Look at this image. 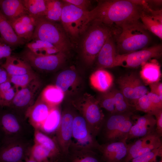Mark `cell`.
I'll list each match as a JSON object with an SVG mask.
<instances>
[{"label": "cell", "mask_w": 162, "mask_h": 162, "mask_svg": "<svg viewBox=\"0 0 162 162\" xmlns=\"http://www.w3.org/2000/svg\"><path fill=\"white\" fill-rule=\"evenodd\" d=\"M133 125L127 137V141L147 135L155 131L156 120L154 116L146 114L142 116H132Z\"/></svg>", "instance_id": "17"}, {"label": "cell", "mask_w": 162, "mask_h": 162, "mask_svg": "<svg viewBox=\"0 0 162 162\" xmlns=\"http://www.w3.org/2000/svg\"><path fill=\"white\" fill-rule=\"evenodd\" d=\"M91 85L94 88L101 92H105L112 86L113 78L108 71L99 69L92 73L90 77Z\"/></svg>", "instance_id": "27"}, {"label": "cell", "mask_w": 162, "mask_h": 162, "mask_svg": "<svg viewBox=\"0 0 162 162\" xmlns=\"http://www.w3.org/2000/svg\"><path fill=\"white\" fill-rule=\"evenodd\" d=\"M23 162H40L37 161L34 159L29 158H27Z\"/></svg>", "instance_id": "50"}, {"label": "cell", "mask_w": 162, "mask_h": 162, "mask_svg": "<svg viewBox=\"0 0 162 162\" xmlns=\"http://www.w3.org/2000/svg\"><path fill=\"white\" fill-rule=\"evenodd\" d=\"M0 11L9 21L28 14L22 0H1Z\"/></svg>", "instance_id": "25"}, {"label": "cell", "mask_w": 162, "mask_h": 162, "mask_svg": "<svg viewBox=\"0 0 162 162\" xmlns=\"http://www.w3.org/2000/svg\"><path fill=\"white\" fill-rule=\"evenodd\" d=\"M51 108L39 96L27 110L25 117L34 130H39L47 118Z\"/></svg>", "instance_id": "19"}, {"label": "cell", "mask_w": 162, "mask_h": 162, "mask_svg": "<svg viewBox=\"0 0 162 162\" xmlns=\"http://www.w3.org/2000/svg\"><path fill=\"white\" fill-rule=\"evenodd\" d=\"M37 78L38 76L34 71L22 75L9 76V80L17 91Z\"/></svg>", "instance_id": "39"}, {"label": "cell", "mask_w": 162, "mask_h": 162, "mask_svg": "<svg viewBox=\"0 0 162 162\" xmlns=\"http://www.w3.org/2000/svg\"><path fill=\"white\" fill-rule=\"evenodd\" d=\"M36 25L32 40L38 39L53 45L64 52L71 47V44L62 26L44 17L36 18Z\"/></svg>", "instance_id": "5"}, {"label": "cell", "mask_w": 162, "mask_h": 162, "mask_svg": "<svg viewBox=\"0 0 162 162\" xmlns=\"http://www.w3.org/2000/svg\"><path fill=\"white\" fill-rule=\"evenodd\" d=\"M1 0H0V3H1Z\"/></svg>", "instance_id": "54"}, {"label": "cell", "mask_w": 162, "mask_h": 162, "mask_svg": "<svg viewBox=\"0 0 162 162\" xmlns=\"http://www.w3.org/2000/svg\"><path fill=\"white\" fill-rule=\"evenodd\" d=\"M133 112L110 114L104 118L99 135L103 143L126 140L133 124Z\"/></svg>", "instance_id": "4"}, {"label": "cell", "mask_w": 162, "mask_h": 162, "mask_svg": "<svg viewBox=\"0 0 162 162\" xmlns=\"http://www.w3.org/2000/svg\"><path fill=\"white\" fill-rule=\"evenodd\" d=\"M162 54L161 44L124 54H117L115 59V67L135 68L141 65L152 58H160Z\"/></svg>", "instance_id": "10"}, {"label": "cell", "mask_w": 162, "mask_h": 162, "mask_svg": "<svg viewBox=\"0 0 162 162\" xmlns=\"http://www.w3.org/2000/svg\"><path fill=\"white\" fill-rule=\"evenodd\" d=\"M34 143L40 144L48 149L55 160L60 159L62 162H65L57 142L47 135L38 130H34Z\"/></svg>", "instance_id": "28"}, {"label": "cell", "mask_w": 162, "mask_h": 162, "mask_svg": "<svg viewBox=\"0 0 162 162\" xmlns=\"http://www.w3.org/2000/svg\"><path fill=\"white\" fill-rule=\"evenodd\" d=\"M46 11L44 17L53 22L61 21L64 2L57 0H46Z\"/></svg>", "instance_id": "36"}, {"label": "cell", "mask_w": 162, "mask_h": 162, "mask_svg": "<svg viewBox=\"0 0 162 162\" xmlns=\"http://www.w3.org/2000/svg\"><path fill=\"white\" fill-rule=\"evenodd\" d=\"M119 32L114 36L118 54H124L147 47L151 41L148 31L139 20L127 22L116 26Z\"/></svg>", "instance_id": "2"}, {"label": "cell", "mask_w": 162, "mask_h": 162, "mask_svg": "<svg viewBox=\"0 0 162 162\" xmlns=\"http://www.w3.org/2000/svg\"><path fill=\"white\" fill-rule=\"evenodd\" d=\"M133 104L135 110L154 115L160 110L157 108L150 101L147 94L136 100Z\"/></svg>", "instance_id": "38"}, {"label": "cell", "mask_w": 162, "mask_h": 162, "mask_svg": "<svg viewBox=\"0 0 162 162\" xmlns=\"http://www.w3.org/2000/svg\"><path fill=\"white\" fill-rule=\"evenodd\" d=\"M97 151L83 149L70 150L65 162H104Z\"/></svg>", "instance_id": "29"}, {"label": "cell", "mask_w": 162, "mask_h": 162, "mask_svg": "<svg viewBox=\"0 0 162 162\" xmlns=\"http://www.w3.org/2000/svg\"><path fill=\"white\" fill-rule=\"evenodd\" d=\"M61 116L57 106L51 108L47 118L38 130L47 135L56 133L60 123Z\"/></svg>", "instance_id": "31"}, {"label": "cell", "mask_w": 162, "mask_h": 162, "mask_svg": "<svg viewBox=\"0 0 162 162\" xmlns=\"http://www.w3.org/2000/svg\"><path fill=\"white\" fill-rule=\"evenodd\" d=\"M84 33L81 44L82 53L85 62L93 63L107 40L120 31L117 27L93 21Z\"/></svg>", "instance_id": "3"}, {"label": "cell", "mask_w": 162, "mask_h": 162, "mask_svg": "<svg viewBox=\"0 0 162 162\" xmlns=\"http://www.w3.org/2000/svg\"><path fill=\"white\" fill-rule=\"evenodd\" d=\"M99 103L101 107L109 112L110 114L116 113V110L114 99L112 92L105 95Z\"/></svg>", "instance_id": "41"}, {"label": "cell", "mask_w": 162, "mask_h": 162, "mask_svg": "<svg viewBox=\"0 0 162 162\" xmlns=\"http://www.w3.org/2000/svg\"><path fill=\"white\" fill-rule=\"evenodd\" d=\"M143 1L107 0L98 2L90 10L92 21L109 26L139 20L144 9Z\"/></svg>", "instance_id": "1"}, {"label": "cell", "mask_w": 162, "mask_h": 162, "mask_svg": "<svg viewBox=\"0 0 162 162\" xmlns=\"http://www.w3.org/2000/svg\"><path fill=\"white\" fill-rule=\"evenodd\" d=\"M100 144L84 118L82 116H74L69 151L83 149L98 151Z\"/></svg>", "instance_id": "7"}, {"label": "cell", "mask_w": 162, "mask_h": 162, "mask_svg": "<svg viewBox=\"0 0 162 162\" xmlns=\"http://www.w3.org/2000/svg\"><path fill=\"white\" fill-rule=\"evenodd\" d=\"M141 66L140 76L146 84L149 85L159 82L161 76L160 66L156 59L150 60Z\"/></svg>", "instance_id": "26"}, {"label": "cell", "mask_w": 162, "mask_h": 162, "mask_svg": "<svg viewBox=\"0 0 162 162\" xmlns=\"http://www.w3.org/2000/svg\"><path fill=\"white\" fill-rule=\"evenodd\" d=\"M159 162H162V159H161V160Z\"/></svg>", "instance_id": "53"}, {"label": "cell", "mask_w": 162, "mask_h": 162, "mask_svg": "<svg viewBox=\"0 0 162 162\" xmlns=\"http://www.w3.org/2000/svg\"><path fill=\"white\" fill-rule=\"evenodd\" d=\"M41 87V83L37 78L25 87L16 91L10 105L8 107L17 113L24 116L31 106L35 101ZM25 117V116H24Z\"/></svg>", "instance_id": "13"}, {"label": "cell", "mask_w": 162, "mask_h": 162, "mask_svg": "<svg viewBox=\"0 0 162 162\" xmlns=\"http://www.w3.org/2000/svg\"><path fill=\"white\" fill-rule=\"evenodd\" d=\"M146 29L162 39V9L154 10L149 6L144 7L140 19Z\"/></svg>", "instance_id": "20"}, {"label": "cell", "mask_w": 162, "mask_h": 162, "mask_svg": "<svg viewBox=\"0 0 162 162\" xmlns=\"http://www.w3.org/2000/svg\"><path fill=\"white\" fill-rule=\"evenodd\" d=\"M1 65H0V84L8 80L9 78L8 73Z\"/></svg>", "instance_id": "48"}, {"label": "cell", "mask_w": 162, "mask_h": 162, "mask_svg": "<svg viewBox=\"0 0 162 162\" xmlns=\"http://www.w3.org/2000/svg\"><path fill=\"white\" fill-rule=\"evenodd\" d=\"M12 48L0 38V61L11 55Z\"/></svg>", "instance_id": "44"}, {"label": "cell", "mask_w": 162, "mask_h": 162, "mask_svg": "<svg viewBox=\"0 0 162 162\" xmlns=\"http://www.w3.org/2000/svg\"><path fill=\"white\" fill-rule=\"evenodd\" d=\"M76 78V74L74 71L67 70L62 72L58 75L55 85L64 93L74 84Z\"/></svg>", "instance_id": "35"}, {"label": "cell", "mask_w": 162, "mask_h": 162, "mask_svg": "<svg viewBox=\"0 0 162 162\" xmlns=\"http://www.w3.org/2000/svg\"><path fill=\"white\" fill-rule=\"evenodd\" d=\"M161 136L155 131L128 144V151L123 162H128L162 146Z\"/></svg>", "instance_id": "14"}, {"label": "cell", "mask_w": 162, "mask_h": 162, "mask_svg": "<svg viewBox=\"0 0 162 162\" xmlns=\"http://www.w3.org/2000/svg\"><path fill=\"white\" fill-rule=\"evenodd\" d=\"M0 38L12 48L26 44L27 41L16 34L8 20L0 11Z\"/></svg>", "instance_id": "22"}, {"label": "cell", "mask_w": 162, "mask_h": 162, "mask_svg": "<svg viewBox=\"0 0 162 162\" xmlns=\"http://www.w3.org/2000/svg\"><path fill=\"white\" fill-rule=\"evenodd\" d=\"M14 31L27 43L32 40L36 25V19L28 14L9 21Z\"/></svg>", "instance_id": "21"}, {"label": "cell", "mask_w": 162, "mask_h": 162, "mask_svg": "<svg viewBox=\"0 0 162 162\" xmlns=\"http://www.w3.org/2000/svg\"><path fill=\"white\" fill-rule=\"evenodd\" d=\"M31 146L26 138H4L0 142V162H23Z\"/></svg>", "instance_id": "9"}, {"label": "cell", "mask_w": 162, "mask_h": 162, "mask_svg": "<svg viewBox=\"0 0 162 162\" xmlns=\"http://www.w3.org/2000/svg\"><path fill=\"white\" fill-rule=\"evenodd\" d=\"M114 99L116 113L133 112L135 110L134 106L131 104L120 91H112Z\"/></svg>", "instance_id": "37"}, {"label": "cell", "mask_w": 162, "mask_h": 162, "mask_svg": "<svg viewBox=\"0 0 162 162\" xmlns=\"http://www.w3.org/2000/svg\"><path fill=\"white\" fill-rule=\"evenodd\" d=\"M150 92L155 94L162 99V83L160 82L149 85Z\"/></svg>", "instance_id": "47"}, {"label": "cell", "mask_w": 162, "mask_h": 162, "mask_svg": "<svg viewBox=\"0 0 162 162\" xmlns=\"http://www.w3.org/2000/svg\"><path fill=\"white\" fill-rule=\"evenodd\" d=\"M156 120L155 131L160 136H162V110L154 115Z\"/></svg>", "instance_id": "46"}, {"label": "cell", "mask_w": 162, "mask_h": 162, "mask_svg": "<svg viewBox=\"0 0 162 162\" xmlns=\"http://www.w3.org/2000/svg\"><path fill=\"white\" fill-rule=\"evenodd\" d=\"M1 136L0 135V142L1 141Z\"/></svg>", "instance_id": "52"}, {"label": "cell", "mask_w": 162, "mask_h": 162, "mask_svg": "<svg viewBox=\"0 0 162 162\" xmlns=\"http://www.w3.org/2000/svg\"><path fill=\"white\" fill-rule=\"evenodd\" d=\"M62 1L71 4L76 7L82 10L89 11L91 6V1L88 0H64Z\"/></svg>", "instance_id": "43"}, {"label": "cell", "mask_w": 162, "mask_h": 162, "mask_svg": "<svg viewBox=\"0 0 162 162\" xmlns=\"http://www.w3.org/2000/svg\"><path fill=\"white\" fill-rule=\"evenodd\" d=\"M125 140L100 144L98 152L104 162H123L128 151Z\"/></svg>", "instance_id": "18"}, {"label": "cell", "mask_w": 162, "mask_h": 162, "mask_svg": "<svg viewBox=\"0 0 162 162\" xmlns=\"http://www.w3.org/2000/svg\"><path fill=\"white\" fill-rule=\"evenodd\" d=\"M20 56L30 65L32 69L39 71H50L58 68L63 63L65 55L60 52L49 55H38L26 48Z\"/></svg>", "instance_id": "12"}, {"label": "cell", "mask_w": 162, "mask_h": 162, "mask_svg": "<svg viewBox=\"0 0 162 162\" xmlns=\"http://www.w3.org/2000/svg\"><path fill=\"white\" fill-rule=\"evenodd\" d=\"M74 116L70 112L63 113L60 125L56 132V142L65 160L69 152Z\"/></svg>", "instance_id": "16"}, {"label": "cell", "mask_w": 162, "mask_h": 162, "mask_svg": "<svg viewBox=\"0 0 162 162\" xmlns=\"http://www.w3.org/2000/svg\"><path fill=\"white\" fill-rule=\"evenodd\" d=\"M2 64V63L1 61H0V65Z\"/></svg>", "instance_id": "51"}, {"label": "cell", "mask_w": 162, "mask_h": 162, "mask_svg": "<svg viewBox=\"0 0 162 162\" xmlns=\"http://www.w3.org/2000/svg\"><path fill=\"white\" fill-rule=\"evenodd\" d=\"M12 84L9 80L0 84V94L6 91L11 88L12 87Z\"/></svg>", "instance_id": "49"}, {"label": "cell", "mask_w": 162, "mask_h": 162, "mask_svg": "<svg viewBox=\"0 0 162 162\" xmlns=\"http://www.w3.org/2000/svg\"><path fill=\"white\" fill-rule=\"evenodd\" d=\"M26 44V48L38 55H51L61 52L50 43L40 40H32Z\"/></svg>", "instance_id": "32"}, {"label": "cell", "mask_w": 162, "mask_h": 162, "mask_svg": "<svg viewBox=\"0 0 162 162\" xmlns=\"http://www.w3.org/2000/svg\"><path fill=\"white\" fill-rule=\"evenodd\" d=\"M64 93L55 85L46 86L40 97L41 99L51 108L57 106L64 98Z\"/></svg>", "instance_id": "30"}, {"label": "cell", "mask_w": 162, "mask_h": 162, "mask_svg": "<svg viewBox=\"0 0 162 162\" xmlns=\"http://www.w3.org/2000/svg\"><path fill=\"white\" fill-rule=\"evenodd\" d=\"M147 95L157 108L159 110H162V99L158 95L150 92H148Z\"/></svg>", "instance_id": "45"}, {"label": "cell", "mask_w": 162, "mask_h": 162, "mask_svg": "<svg viewBox=\"0 0 162 162\" xmlns=\"http://www.w3.org/2000/svg\"><path fill=\"white\" fill-rule=\"evenodd\" d=\"M162 146L148 153L133 159L128 162H156L157 157H162Z\"/></svg>", "instance_id": "40"}, {"label": "cell", "mask_w": 162, "mask_h": 162, "mask_svg": "<svg viewBox=\"0 0 162 162\" xmlns=\"http://www.w3.org/2000/svg\"><path fill=\"white\" fill-rule=\"evenodd\" d=\"M28 14L36 18L44 17L46 11V0H22Z\"/></svg>", "instance_id": "33"}, {"label": "cell", "mask_w": 162, "mask_h": 162, "mask_svg": "<svg viewBox=\"0 0 162 162\" xmlns=\"http://www.w3.org/2000/svg\"><path fill=\"white\" fill-rule=\"evenodd\" d=\"M25 119L11 109L10 111L0 112V135L1 139L26 138V135L29 130V126L31 125L26 122Z\"/></svg>", "instance_id": "8"}, {"label": "cell", "mask_w": 162, "mask_h": 162, "mask_svg": "<svg viewBox=\"0 0 162 162\" xmlns=\"http://www.w3.org/2000/svg\"><path fill=\"white\" fill-rule=\"evenodd\" d=\"M28 157L40 162H50V160H55L52 153L42 146L34 143L31 146Z\"/></svg>", "instance_id": "34"}, {"label": "cell", "mask_w": 162, "mask_h": 162, "mask_svg": "<svg viewBox=\"0 0 162 162\" xmlns=\"http://www.w3.org/2000/svg\"><path fill=\"white\" fill-rule=\"evenodd\" d=\"M113 37L107 40L97 57L98 64L101 69L115 67L117 53Z\"/></svg>", "instance_id": "23"}, {"label": "cell", "mask_w": 162, "mask_h": 162, "mask_svg": "<svg viewBox=\"0 0 162 162\" xmlns=\"http://www.w3.org/2000/svg\"><path fill=\"white\" fill-rule=\"evenodd\" d=\"M1 66L9 76L22 75L34 72L30 65L21 56L11 55Z\"/></svg>", "instance_id": "24"}, {"label": "cell", "mask_w": 162, "mask_h": 162, "mask_svg": "<svg viewBox=\"0 0 162 162\" xmlns=\"http://www.w3.org/2000/svg\"><path fill=\"white\" fill-rule=\"evenodd\" d=\"M118 83L120 91L129 102L130 101L131 102L132 104L136 100L148 92L147 88L134 73L121 76L118 80Z\"/></svg>", "instance_id": "15"}, {"label": "cell", "mask_w": 162, "mask_h": 162, "mask_svg": "<svg viewBox=\"0 0 162 162\" xmlns=\"http://www.w3.org/2000/svg\"><path fill=\"white\" fill-rule=\"evenodd\" d=\"M16 90L14 86L6 91L0 94V106L9 107L15 96Z\"/></svg>", "instance_id": "42"}, {"label": "cell", "mask_w": 162, "mask_h": 162, "mask_svg": "<svg viewBox=\"0 0 162 162\" xmlns=\"http://www.w3.org/2000/svg\"><path fill=\"white\" fill-rule=\"evenodd\" d=\"M63 2L60 21L62 26L67 34L77 38L85 33L89 23L92 22L90 11L82 10Z\"/></svg>", "instance_id": "6"}, {"label": "cell", "mask_w": 162, "mask_h": 162, "mask_svg": "<svg viewBox=\"0 0 162 162\" xmlns=\"http://www.w3.org/2000/svg\"><path fill=\"white\" fill-rule=\"evenodd\" d=\"M76 107L82 113L93 134L97 136L105 118L98 101L90 96L78 104Z\"/></svg>", "instance_id": "11"}]
</instances>
